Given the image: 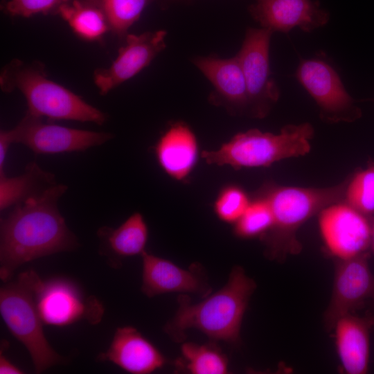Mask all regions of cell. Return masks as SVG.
I'll return each mask as SVG.
<instances>
[{
    "label": "cell",
    "instance_id": "603a6c76",
    "mask_svg": "<svg viewBox=\"0 0 374 374\" xmlns=\"http://www.w3.org/2000/svg\"><path fill=\"white\" fill-rule=\"evenodd\" d=\"M182 357L177 362L179 368L193 374H225L229 371L228 359L214 344L185 342L181 345Z\"/></svg>",
    "mask_w": 374,
    "mask_h": 374
},
{
    "label": "cell",
    "instance_id": "f546056e",
    "mask_svg": "<svg viewBox=\"0 0 374 374\" xmlns=\"http://www.w3.org/2000/svg\"><path fill=\"white\" fill-rule=\"evenodd\" d=\"M371 224V244L370 249L374 253V215L371 217L370 220Z\"/></svg>",
    "mask_w": 374,
    "mask_h": 374
},
{
    "label": "cell",
    "instance_id": "44dd1931",
    "mask_svg": "<svg viewBox=\"0 0 374 374\" xmlns=\"http://www.w3.org/2000/svg\"><path fill=\"white\" fill-rule=\"evenodd\" d=\"M56 184L55 176L35 163L28 165L19 176L8 177L5 173L0 174V210L14 206Z\"/></svg>",
    "mask_w": 374,
    "mask_h": 374
},
{
    "label": "cell",
    "instance_id": "6da1fadb",
    "mask_svg": "<svg viewBox=\"0 0 374 374\" xmlns=\"http://www.w3.org/2000/svg\"><path fill=\"white\" fill-rule=\"evenodd\" d=\"M56 184L14 206L1 219L0 278L7 282L21 265L75 249L78 242L57 208L67 190Z\"/></svg>",
    "mask_w": 374,
    "mask_h": 374
},
{
    "label": "cell",
    "instance_id": "5b68a950",
    "mask_svg": "<svg viewBox=\"0 0 374 374\" xmlns=\"http://www.w3.org/2000/svg\"><path fill=\"white\" fill-rule=\"evenodd\" d=\"M314 133L309 123L287 125L278 134L251 129L236 134L218 149L203 151L201 156L208 165L229 166L235 170L269 167L309 153Z\"/></svg>",
    "mask_w": 374,
    "mask_h": 374
},
{
    "label": "cell",
    "instance_id": "8fae6325",
    "mask_svg": "<svg viewBox=\"0 0 374 374\" xmlns=\"http://www.w3.org/2000/svg\"><path fill=\"white\" fill-rule=\"evenodd\" d=\"M319 214L323 242L338 260L353 258L370 248L369 218L344 201L326 207Z\"/></svg>",
    "mask_w": 374,
    "mask_h": 374
},
{
    "label": "cell",
    "instance_id": "ffe728a7",
    "mask_svg": "<svg viewBox=\"0 0 374 374\" xmlns=\"http://www.w3.org/2000/svg\"><path fill=\"white\" fill-rule=\"evenodd\" d=\"M103 253L114 258L141 255L145 251L148 228L142 214L135 212L118 227L103 226L97 233Z\"/></svg>",
    "mask_w": 374,
    "mask_h": 374
},
{
    "label": "cell",
    "instance_id": "4fadbf2b",
    "mask_svg": "<svg viewBox=\"0 0 374 374\" xmlns=\"http://www.w3.org/2000/svg\"><path fill=\"white\" fill-rule=\"evenodd\" d=\"M166 35L164 30L127 34L112 64L96 69L93 73V81L100 93L107 94L147 67L166 48Z\"/></svg>",
    "mask_w": 374,
    "mask_h": 374
},
{
    "label": "cell",
    "instance_id": "ac0fdd59",
    "mask_svg": "<svg viewBox=\"0 0 374 374\" xmlns=\"http://www.w3.org/2000/svg\"><path fill=\"white\" fill-rule=\"evenodd\" d=\"M154 152L159 165L168 176L185 181L197 162L199 145L190 127L176 122L160 136Z\"/></svg>",
    "mask_w": 374,
    "mask_h": 374
},
{
    "label": "cell",
    "instance_id": "ba28073f",
    "mask_svg": "<svg viewBox=\"0 0 374 374\" xmlns=\"http://www.w3.org/2000/svg\"><path fill=\"white\" fill-rule=\"evenodd\" d=\"M294 75L317 103L323 121L353 122L362 116L360 108L346 89L339 73L326 59L301 60Z\"/></svg>",
    "mask_w": 374,
    "mask_h": 374
},
{
    "label": "cell",
    "instance_id": "4dcf8cb0",
    "mask_svg": "<svg viewBox=\"0 0 374 374\" xmlns=\"http://www.w3.org/2000/svg\"><path fill=\"white\" fill-rule=\"evenodd\" d=\"M372 100H373V101H374V99H373Z\"/></svg>",
    "mask_w": 374,
    "mask_h": 374
},
{
    "label": "cell",
    "instance_id": "30bf717a",
    "mask_svg": "<svg viewBox=\"0 0 374 374\" xmlns=\"http://www.w3.org/2000/svg\"><path fill=\"white\" fill-rule=\"evenodd\" d=\"M370 252L338 260L335 271L330 301L324 314L326 328L333 329L341 317L362 308L366 302L374 301V275L368 259Z\"/></svg>",
    "mask_w": 374,
    "mask_h": 374
},
{
    "label": "cell",
    "instance_id": "f1b7e54d",
    "mask_svg": "<svg viewBox=\"0 0 374 374\" xmlns=\"http://www.w3.org/2000/svg\"><path fill=\"white\" fill-rule=\"evenodd\" d=\"M24 372L6 358L1 350L0 373L1 374H21Z\"/></svg>",
    "mask_w": 374,
    "mask_h": 374
},
{
    "label": "cell",
    "instance_id": "277c9868",
    "mask_svg": "<svg viewBox=\"0 0 374 374\" xmlns=\"http://www.w3.org/2000/svg\"><path fill=\"white\" fill-rule=\"evenodd\" d=\"M0 85L4 92L20 91L30 114L53 120L91 122L103 125L106 114L80 96L47 78L43 65L14 59L2 69Z\"/></svg>",
    "mask_w": 374,
    "mask_h": 374
},
{
    "label": "cell",
    "instance_id": "7402d4cb",
    "mask_svg": "<svg viewBox=\"0 0 374 374\" xmlns=\"http://www.w3.org/2000/svg\"><path fill=\"white\" fill-rule=\"evenodd\" d=\"M73 31L88 40L100 39L110 28L98 0H74L63 6L59 14Z\"/></svg>",
    "mask_w": 374,
    "mask_h": 374
},
{
    "label": "cell",
    "instance_id": "4316f807",
    "mask_svg": "<svg viewBox=\"0 0 374 374\" xmlns=\"http://www.w3.org/2000/svg\"><path fill=\"white\" fill-rule=\"evenodd\" d=\"M251 200L246 192L239 186L224 187L217 196L213 210L222 222L235 224L243 215Z\"/></svg>",
    "mask_w": 374,
    "mask_h": 374
},
{
    "label": "cell",
    "instance_id": "2e32d148",
    "mask_svg": "<svg viewBox=\"0 0 374 374\" xmlns=\"http://www.w3.org/2000/svg\"><path fill=\"white\" fill-rule=\"evenodd\" d=\"M193 62L213 85L208 98L211 104L224 107L231 115L247 114V84L236 55L229 58L198 56Z\"/></svg>",
    "mask_w": 374,
    "mask_h": 374
},
{
    "label": "cell",
    "instance_id": "9c48e42d",
    "mask_svg": "<svg viewBox=\"0 0 374 374\" xmlns=\"http://www.w3.org/2000/svg\"><path fill=\"white\" fill-rule=\"evenodd\" d=\"M0 135L10 144L21 143L37 154H53L84 151L113 138L108 132H94L44 123L41 117L26 111L12 129L1 130Z\"/></svg>",
    "mask_w": 374,
    "mask_h": 374
},
{
    "label": "cell",
    "instance_id": "9a60e30c",
    "mask_svg": "<svg viewBox=\"0 0 374 374\" xmlns=\"http://www.w3.org/2000/svg\"><path fill=\"white\" fill-rule=\"evenodd\" d=\"M249 12L261 28L287 33L299 28L310 33L326 26L330 14L313 0H256Z\"/></svg>",
    "mask_w": 374,
    "mask_h": 374
},
{
    "label": "cell",
    "instance_id": "8992f818",
    "mask_svg": "<svg viewBox=\"0 0 374 374\" xmlns=\"http://www.w3.org/2000/svg\"><path fill=\"white\" fill-rule=\"evenodd\" d=\"M43 280L33 270L19 275L0 290V312L11 334L28 350L35 371L65 362L47 341L43 330L36 295Z\"/></svg>",
    "mask_w": 374,
    "mask_h": 374
},
{
    "label": "cell",
    "instance_id": "cb8c5ba5",
    "mask_svg": "<svg viewBox=\"0 0 374 374\" xmlns=\"http://www.w3.org/2000/svg\"><path fill=\"white\" fill-rule=\"evenodd\" d=\"M107 18L110 31L121 39L139 19L152 0H98Z\"/></svg>",
    "mask_w": 374,
    "mask_h": 374
},
{
    "label": "cell",
    "instance_id": "83f0119b",
    "mask_svg": "<svg viewBox=\"0 0 374 374\" xmlns=\"http://www.w3.org/2000/svg\"><path fill=\"white\" fill-rule=\"evenodd\" d=\"M74 0H8L2 10L9 15L29 17L35 15L59 14L60 9Z\"/></svg>",
    "mask_w": 374,
    "mask_h": 374
},
{
    "label": "cell",
    "instance_id": "484cf974",
    "mask_svg": "<svg viewBox=\"0 0 374 374\" xmlns=\"http://www.w3.org/2000/svg\"><path fill=\"white\" fill-rule=\"evenodd\" d=\"M344 201L368 218L374 215V165L358 171L347 182Z\"/></svg>",
    "mask_w": 374,
    "mask_h": 374
},
{
    "label": "cell",
    "instance_id": "e0dca14e",
    "mask_svg": "<svg viewBox=\"0 0 374 374\" xmlns=\"http://www.w3.org/2000/svg\"><path fill=\"white\" fill-rule=\"evenodd\" d=\"M98 359L132 374H149L166 363L159 350L132 326L118 328L107 350Z\"/></svg>",
    "mask_w": 374,
    "mask_h": 374
},
{
    "label": "cell",
    "instance_id": "7a4b0ae2",
    "mask_svg": "<svg viewBox=\"0 0 374 374\" xmlns=\"http://www.w3.org/2000/svg\"><path fill=\"white\" fill-rule=\"evenodd\" d=\"M256 288L243 268L235 266L226 285L202 301L193 304L187 294H179L175 315L163 330L177 343L186 339V330L195 328L212 340L238 345L244 314Z\"/></svg>",
    "mask_w": 374,
    "mask_h": 374
},
{
    "label": "cell",
    "instance_id": "52a82bcc",
    "mask_svg": "<svg viewBox=\"0 0 374 374\" xmlns=\"http://www.w3.org/2000/svg\"><path fill=\"white\" fill-rule=\"evenodd\" d=\"M273 33L264 28H249L235 55L247 88V116L266 117L280 98V89L272 78L269 49Z\"/></svg>",
    "mask_w": 374,
    "mask_h": 374
},
{
    "label": "cell",
    "instance_id": "d6986e66",
    "mask_svg": "<svg viewBox=\"0 0 374 374\" xmlns=\"http://www.w3.org/2000/svg\"><path fill=\"white\" fill-rule=\"evenodd\" d=\"M374 316L357 317L348 314L335 325L337 351L344 371L348 374H365L368 371L370 330Z\"/></svg>",
    "mask_w": 374,
    "mask_h": 374
},
{
    "label": "cell",
    "instance_id": "3957f363",
    "mask_svg": "<svg viewBox=\"0 0 374 374\" xmlns=\"http://www.w3.org/2000/svg\"><path fill=\"white\" fill-rule=\"evenodd\" d=\"M347 182L326 188L262 186L258 195L267 200L274 217L272 226L261 237L268 258L283 261L288 255L299 253V229L326 207L341 202Z\"/></svg>",
    "mask_w": 374,
    "mask_h": 374
},
{
    "label": "cell",
    "instance_id": "5bb4252c",
    "mask_svg": "<svg viewBox=\"0 0 374 374\" xmlns=\"http://www.w3.org/2000/svg\"><path fill=\"white\" fill-rule=\"evenodd\" d=\"M142 258V292L149 298L168 293L195 294L203 298L212 288L198 263L184 269L170 260L144 251Z\"/></svg>",
    "mask_w": 374,
    "mask_h": 374
},
{
    "label": "cell",
    "instance_id": "d4e9b609",
    "mask_svg": "<svg viewBox=\"0 0 374 374\" xmlns=\"http://www.w3.org/2000/svg\"><path fill=\"white\" fill-rule=\"evenodd\" d=\"M274 217L267 200L258 195L234 224L233 232L240 238L262 237L272 226Z\"/></svg>",
    "mask_w": 374,
    "mask_h": 374
},
{
    "label": "cell",
    "instance_id": "7c38bea8",
    "mask_svg": "<svg viewBox=\"0 0 374 374\" xmlns=\"http://www.w3.org/2000/svg\"><path fill=\"white\" fill-rule=\"evenodd\" d=\"M36 300L40 317L46 325L65 326L82 319L96 323L103 314L102 304L96 299H84L73 283L64 279L43 281Z\"/></svg>",
    "mask_w": 374,
    "mask_h": 374
}]
</instances>
